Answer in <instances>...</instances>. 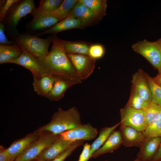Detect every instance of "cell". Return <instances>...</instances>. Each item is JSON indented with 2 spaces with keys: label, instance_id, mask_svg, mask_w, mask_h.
Instances as JSON below:
<instances>
[{
  "label": "cell",
  "instance_id": "22",
  "mask_svg": "<svg viewBox=\"0 0 161 161\" xmlns=\"http://www.w3.org/2000/svg\"><path fill=\"white\" fill-rule=\"evenodd\" d=\"M23 51L22 48L18 44L0 45V64L10 63L18 58Z\"/></svg>",
  "mask_w": 161,
  "mask_h": 161
},
{
  "label": "cell",
  "instance_id": "15",
  "mask_svg": "<svg viewBox=\"0 0 161 161\" xmlns=\"http://www.w3.org/2000/svg\"><path fill=\"white\" fill-rule=\"evenodd\" d=\"M120 130L122 138V144L126 147L140 148L145 140L143 131H139L128 126L120 125Z\"/></svg>",
  "mask_w": 161,
  "mask_h": 161
},
{
  "label": "cell",
  "instance_id": "27",
  "mask_svg": "<svg viewBox=\"0 0 161 161\" xmlns=\"http://www.w3.org/2000/svg\"><path fill=\"white\" fill-rule=\"evenodd\" d=\"M150 103L145 101L132 86L130 97L125 106L138 110H144Z\"/></svg>",
  "mask_w": 161,
  "mask_h": 161
},
{
  "label": "cell",
  "instance_id": "9",
  "mask_svg": "<svg viewBox=\"0 0 161 161\" xmlns=\"http://www.w3.org/2000/svg\"><path fill=\"white\" fill-rule=\"evenodd\" d=\"M33 18L26 25L28 30L35 32L47 30L53 27L60 21L59 20L48 15L38 8H34L31 13Z\"/></svg>",
  "mask_w": 161,
  "mask_h": 161
},
{
  "label": "cell",
  "instance_id": "2",
  "mask_svg": "<svg viewBox=\"0 0 161 161\" xmlns=\"http://www.w3.org/2000/svg\"><path fill=\"white\" fill-rule=\"evenodd\" d=\"M82 124L80 114L76 107H73L67 110L59 108L52 115L49 122L38 129L41 132L48 131L59 134Z\"/></svg>",
  "mask_w": 161,
  "mask_h": 161
},
{
  "label": "cell",
  "instance_id": "4",
  "mask_svg": "<svg viewBox=\"0 0 161 161\" xmlns=\"http://www.w3.org/2000/svg\"><path fill=\"white\" fill-rule=\"evenodd\" d=\"M55 36L41 38L36 35L27 33L19 35L14 38L15 43L37 57L47 56L49 53L48 48Z\"/></svg>",
  "mask_w": 161,
  "mask_h": 161
},
{
  "label": "cell",
  "instance_id": "39",
  "mask_svg": "<svg viewBox=\"0 0 161 161\" xmlns=\"http://www.w3.org/2000/svg\"><path fill=\"white\" fill-rule=\"evenodd\" d=\"M153 78L157 83L161 86V76L157 75L156 77Z\"/></svg>",
  "mask_w": 161,
  "mask_h": 161
},
{
  "label": "cell",
  "instance_id": "42",
  "mask_svg": "<svg viewBox=\"0 0 161 161\" xmlns=\"http://www.w3.org/2000/svg\"><path fill=\"white\" fill-rule=\"evenodd\" d=\"M133 161H143L139 158L137 157L136 159Z\"/></svg>",
  "mask_w": 161,
  "mask_h": 161
},
{
  "label": "cell",
  "instance_id": "13",
  "mask_svg": "<svg viewBox=\"0 0 161 161\" xmlns=\"http://www.w3.org/2000/svg\"><path fill=\"white\" fill-rule=\"evenodd\" d=\"M131 82L132 86L140 96L147 103H151L152 101L151 92L145 73L141 69H139L133 74Z\"/></svg>",
  "mask_w": 161,
  "mask_h": 161
},
{
  "label": "cell",
  "instance_id": "38",
  "mask_svg": "<svg viewBox=\"0 0 161 161\" xmlns=\"http://www.w3.org/2000/svg\"><path fill=\"white\" fill-rule=\"evenodd\" d=\"M151 161H161V143Z\"/></svg>",
  "mask_w": 161,
  "mask_h": 161
},
{
  "label": "cell",
  "instance_id": "17",
  "mask_svg": "<svg viewBox=\"0 0 161 161\" xmlns=\"http://www.w3.org/2000/svg\"><path fill=\"white\" fill-rule=\"evenodd\" d=\"M122 143V137L120 130H114L102 146L94 152L90 159L92 158H95L100 155L112 153L119 148Z\"/></svg>",
  "mask_w": 161,
  "mask_h": 161
},
{
  "label": "cell",
  "instance_id": "32",
  "mask_svg": "<svg viewBox=\"0 0 161 161\" xmlns=\"http://www.w3.org/2000/svg\"><path fill=\"white\" fill-rule=\"evenodd\" d=\"M84 140H79L73 141L69 148L64 152L52 161H64L78 147L83 144Z\"/></svg>",
  "mask_w": 161,
  "mask_h": 161
},
{
  "label": "cell",
  "instance_id": "11",
  "mask_svg": "<svg viewBox=\"0 0 161 161\" xmlns=\"http://www.w3.org/2000/svg\"><path fill=\"white\" fill-rule=\"evenodd\" d=\"M67 16L79 19L84 27L96 25L101 20L89 8L78 1L69 13Z\"/></svg>",
  "mask_w": 161,
  "mask_h": 161
},
{
  "label": "cell",
  "instance_id": "20",
  "mask_svg": "<svg viewBox=\"0 0 161 161\" xmlns=\"http://www.w3.org/2000/svg\"><path fill=\"white\" fill-rule=\"evenodd\" d=\"M161 143V136L144 141L140 148L137 157L143 161H151Z\"/></svg>",
  "mask_w": 161,
  "mask_h": 161
},
{
  "label": "cell",
  "instance_id": "6",
  "mask_svg": "<svg viewBox=\"0 0 161 161\" xmlns=\"http://www.w3.org/2000/svg\"><path fill=\"white\" fill-rule=\"evenodd\" d=\"M133 49L145 58L152 65L158 70L161 65V51L155 42L144 39L132 45Z\"/></svg>",
  "mask_w": 161,
  "mask_h": 161
},
{
  "label": "cell",
  "instance_id": "10",
  "mask_svg": "<svg viewBox=\"0 0 161 161\" xmlns=\"http://www.w3.org/2000/svg\"><path fill=\"white\" fill-rule=\"evenodd\" d=\"M97 134L96 128L90 123H87L62 132L60 135L64 140L74 141L79 140H90L95 138Z\"/></svg>",
  "mask_w": 161,
  "mask_h": 161
},
{
  "label": "cell",
  "instance_id": "45",
  "mask_svg": "<svg viewBox=\"0 0 161 161\" xmlns=\"http://www.w3.org/2000/svg\"><path fill=\"white\" fill-rule=\"evenodd\" d=\"M160 136H161V132H160Z\"/></svg>",
  "mask_w": 161,
  "mask_h": 161
},
{
  "label": "cell",
  "instance_id": "44",
  "mask_svg": "<svg viewBox=\"0 0 161 161\" xmlns=\"http://www.w3.org/2000/svg\"><path fill=\"white\" fill-rule=\"evenodd\" d=\"M37 161V160L35 159V160H30V161Z\"/></svg>",
  "mask_w": 161,
  "mask_h": 161
},
{
  "label": "cell",
  "instance_id": "25",
  "mask_svg": "<svg viewBox=\"0 0 161 161\" xmlns=\"http://www.w3.org/2000/svg\"><path fill=\"white\" fill-rule=\"evenodd\" d=\"M90 46L85 42L65 41L64 49L67 54H81L89 56Z\"/></svg>",
  "mask_w": 161,
  "mask_h": 161
},
{
  "label": "cell",
  "instance_id": "36",
  "mask_svg": "<svg viewBox=\"0 0 161 161\" xmlns=\"http://www.w3.org/2000/svg\"><path fill=\"white\" fill-rule=\"evenodd\" d=\"M91 145L87 143L83 145V150L78 161H88Z\"/></svg>",
  "mask_w": 161,
  "mask_h": 161
},
{
  "label": "cell",
  "instance_id": "40",
  "mask_svg": "<svg viewBox=\"0 0 161 161\" xmlns=\"http://www.w3.org/2000/svg\"><path fill=\"white\" fill-rule=\"evenodd\" d=\"M154 42L158 46L161 51V38Z\"/></svg>",
  "mask_w": 161,
  "mask_h": 161
},
{
  "label": "cell",
  "instance_id": "35",
  "mask_svg": "<svg viewBox=\"0 0 161 161\" xmlns=\"http://www.w3.org/2000/svg\"><path fill=\"white\" fill-rule=\"evenodd\" d=\"M5 26L3 22L0 23V45H12L15 43L14 42L9 41L4 33Z\"/></svg>",
  "mask_w": 161,
  "mask_h": 161
},
{
  "label": "cell",
  "instance_id": "37",
  "mask_svg": "<svg viewBox=\"0 0 161 161\" xmlns=\"http://www.w3.org/2000/svg\"><path fill=\"white\" fill-rule=\"evenodd\" d=\"M14 160L12 156L6 149L0 146V161H13Z\"/></svg>",
  "mask_w": 161,
  "mask_h": 161
},
{
  "label": "cell",
  "instance_id": "28",
  "mask_svg": "<svg viewBox=\"0 0 161 161\" xmlns=\"http://www.w3.org/2000/svg\"><path fill=\"white\" fill-rule=\"evenodd\" d=\"M161 130V111L156 120L151 125L147 127L143 131L145 140L149 139L160 136Z\"/></svg>",
  "mask_w": 161,
  "mask_h": 161
},
{
  "label": "cell",
  "instance_id": "26",
  "mask_svg": "<svg viewBox=\"0 0 161 161\" xmlns=\"http://www.w3.org/2000/svg\"><path fill=\"white\" fill-rule=\"evenodd\" d=\"M78 2V0H64L56 10L51 13H46L60 21L62 20L66 17L68 14Z\"/></svg>",
  "mask_w": 161,
  "mask_h": 161
},
{
  "label": "cell",
  "instance_id": "8",
  "mask_svg": "<svg viewBox=\"0 0 161 161\" xmlns=\"http://www.w3.org/2000/svg\"><path fill=\"white\" fill-rule=\"evenodd\" d=\"M67 55L73 65L76 74L82 81L86 79L93 73L96 62L95 59L83 54Z\"/></svg>",
  "mask_w": 161,
  "mask_h": 161
},
{
  "label": "cell",
  "instance_id": "14",
  "mask_svg": "<svg viewBox=\"0 0 161 161\" xmlns=\"http://www.w3.org/2000/svg\"><path fill=\"white\" fill-rule=\"evenodd\" d=\"M55 80L53 86L45 97L51 101H57L63 98L67 89L78 83L70 79L58 75H55Z\"/></svg>",
  "mask_w": 161,
  "mask_h": 161
},
{
  "label": "cell",
  "instance_id": "12",
  "mask_svg": "<svg viewBox=\"0 0 161 161\" xmlns=\"http://www.w3.org/2000/svg\"><path fill=\"white\" fill-rule=\"evenodd\" d=\"M73 142L64 140L60 136L44 149L37 157L36 160L42 159L46 161H52L67 150Z\"/></svg>",
  "mask_w": 161,
  "mask_h": 161
},
{
  "label": "cell",
  "instance_id": "43",
  "mask_svg": "<svg viewBox=\"0 0 161 161\" xmlns=\"http://www.w3.org/2000/svg\"><path fill=\"white\" fill-rule=\"evenodd\" d=\"M37 161H46L44 160H42V159H40L38 160H37Z\"/></svg>",
  "mask_w": 161,
  "mask_h": 161
},
{
  "label": "cell",
  "instance_id": "34",
  "mask_svg": "<svg viewBox=\"0 0 161 161\" xmlns=\"http://www.w3.org/2000/svg\"><path fill=\"white\" fill-rule=\"evenodd\" d=\"M18 0H7L0 11V20L3 22L7 12L11 6L14 3L18 1Z\"/></svg>",
  "mask_w": 161,
  "mask_h": 161
},
{
  "label": "cell",
  "instance_id": "1",
  "mask_svg": "<svg viewBox=\"0 0 161 161\" xmlns=\"http://www.w3.org/2000/svg\"><path fill=\"white\" fill-rule=\"evenodd\" d=\"M65 40L55 36L49 55L37 58L41 75H58L77 82H82L76 73L74 67L64 49Z\"/></svg>",
  "mask_w": 161,
  "mask_h": 161
},
{
  "label": "cell",
  "instance_id": "41",
  "mask_svg": "<svg viewBox=\"0 0 161 161\" xmlns=\"http://www.w3.org/2000/svg\"><path fill=\"white\" fill-rule=\"evenodd\" d=\"M158 71L159 72V73L158 75L161 76V65Z\"/></svg>",
  "mask_w": 161,
  "mask_h": 161
},
{
  "label": "cell",
  "instance_id": "46",
  "mask_svg": "<svg viewBox=\"0 0 161 161\" xmlns=\"http://www.w3.org/2000/svg\"><path fill=\"white\" fill-rule=\"evenodd\" d=\"M105 161H108V160H105Z\"/></svg>",
  "mask_w": 161,
  "mask_h": 161
},
{
  "label": "cell",
  "instance_id": "30",
  "mask_svg": "<svg viewBox=\"0 0 161 161\" xmlns=\"http://www.w3.org/2000/svg\"><path fill=\"white\" fill-rule=\"evenodd\" d=\"M145 76L151 94L152 101L161 107V86L147 74Z\"/></svg>",
  "mask_w": 161,
  "mask_h": 161
},
{
  "label": "cell",
  "instance_id": "16",
  "mask_svg": "<svg viewBox=\"0 0 161 161\" xmlns=\"http://www.w3.org/2000/svg\"><path fill=\"white\" fill-rule=\"evenodd\" d=\"M41 133V131L37 129L24 137L15 140L7 148L14 160L38 137Z\"/></svg>",
  "mask_w": 161,
  "mask_h": 161
},
{
  "label": "cell",
  "instance_id": "3",
  "mask_svg": "<svg viewBox=\"0 0 161 161\" xmlns=\"http://www.w3.org/2000/svg\"><path fill=\"white\" fill-rule=\"evenodd\" d=\"M35 8L34 0H19L14 3L7 12L3 23L8 33L13 37L19 35L16 26L21 19L31 13Z\"/></svg>",
  "mask_w": 161,
  "mask_h": 161
},
{
  "label": "cell",
  "instance_id": "18",
  "mask_svg": "<svg viewBox=\"0 0 161 161\" xmlns=\"http://www.w3.org/2000/svg\"><path fill=\"white\" fill-rule=\"evenodd\" d=\"M83 27L82 22L79 19L67 16L50 29L41 32L36 33L35 35L41 36L46 34H50L52 35L56 36L58 33L65 30Z\"/></svg>",
  "mask_w": 161,
  "mask_h": 161
},
{
  "label": "cell",
  "instance_id": "24",
  "mask_svg": "<svg viewBox=\"0 0 161 161\" xmlns=\"http://www.w3.org/2000/svg\"><path fill=\"white\" fill-rule=\"evenodd\" d=\"M78 1L89 8L101 19L106 15V0H78Z\"/></svg>",
  "mask_w": 161,
  "mask_h": 161
},
{
  "label": "cell",
  "instance_id": "5",
  "mask_svg": "<svg viewBox=\"0 0 161 161\" xmlns=\"http://www.w3.org/2000/svg\"><path fill=\"white\" fill-rule=\"evenodd\" d=\"M60 137V134H55L49 131L41 132L38 137L13 161H30L36 159L44 149Z\"/></svg>",
  "mask_w": 161,
  "mask_h": 161
},
{
  "label": "cell",
  "instance_id": "29",
  "mask_svg": "<svg viewBox=\"0 0 161 161\" xmlns=\"http://www.w3.org/2000/svg\"><path fill=\"white\" fill-rule=\"evenodd\" d=\"M144 110L145 119L148 126L156 120L161 111V107L152 101Z\"/></svg>",
  "mask_w": 161,
  "mask_h": 161
},
{
  "label": "cell",
  "instance_id": "19",
  "mask_svg": "<svg viewBox=\"0 0 161 161\" xmlns=\"http://www.w3.org/2000/svg\"><path fill=\"white\" fill-rule=\"evenodd\" d=\"M17 58L11 61L10 63L17 64L23 66L30 71L33 77H38L40 75L37 58L24 49Z\"/></svg>",
  "mask_w": 161,
  "mask_h": 161
},
{
  "label": "cell",
  "instance_id": "21",
  "mask_svg": "<svg viewBox=\"0 0 161 161\" xmlns=\"http://www.w3.org/2000/svg\"><path fill=\"white\" fill-rule=\"evenodd\" d=\"M55 80V76L41 75L33 77L32 85L34 91L39 95L46 97L51 91Z\"/></svg>",
  "mask_w": 161,
  "mask_h": 161
},
{
  "label": "cell",
  "instance_id": "33",
  "mask_svg": "<svg viewBox=\"0 0 161 161\" xmlns=\"http://www.w3.org/2000/svg\"><path fill=\"white\" fill-rule=\"evenodd\" d=\"M104 52V48L101 44H95L90 46L89 52V56L94 59L101 57Z\"/></svg>",
  "mask_w": 161,
  "mask_h": 161
},
{
  "label": "cell",
  "instance_id": "7",
  "mask_svg": "<svg viewBox=\"0 0 161 161\" xmlns=\"http://www.w3.org/2000/svg\"><path fill=\"white\" fill-rule=\"evenodd\" d=\"M120 125L128 126L143 131L147 127L144 110H138L125 106L120 109Z\"/></svg>",
  "mask_w": 161,
  "mask_h": 161
},
{
  "label": "cell",
  "instance_id": "23",
  "mask_svg": "<svg viewBox=\"0 0 161 161\" xmlns=\"http://www.w3.org/2000/svg\"><path fill=\"white\" fill-rule=\"evenodd\" d=\"M120 124L119 122L114 125L111 127H105L99 131V135L97 138L91 145L89 155V159L92 154L103 145L108 138L112 132Z\"/></svg>",
  "mask_w": 161,
  "mask_h": 161
},
{
  "label": "cell",
  "instance_id": "31",
  "mask_svg": "<svg viewBox=\"0 0 161 161\" xmlns=\"http://www.w3.org/2000/svg\"><path fill=\"white\" fill-rule=\"evenodd\" d=\"M64 1V0H41L37 8L45 13H51L58 9Z\"/></svg>",
  "mask_w": 161,
  "mask_h": 161
}]
</instances>
